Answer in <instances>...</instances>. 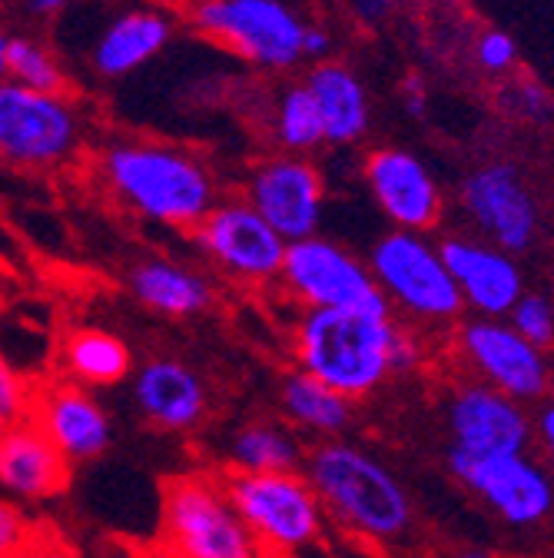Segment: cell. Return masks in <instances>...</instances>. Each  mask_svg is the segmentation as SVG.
Masks as SVG:
<instances>
[{
	"label": "cell",
	"mask_w": 554,
	"mask_h": 558,
	"mask_svg": "<svg viewBox=\"0 0 554 558\" xmlns=\"http://www.w3.org/2000/svg\"><path fill=\"white\" fill-rule=\"evenodd\" d=\"M422 339L389 306L309 310L296 329L299 369L345 399H366L395 373L419 369Z\"/></svg>",
	"instance_id": "6da1fadb"
},
{
	"label": "cell",
	"mask_w": 554,
	"mask_h": 558,
	"mask_svg": "<svg viewBox=\"0 0 554 558\" xmlns=\"http://www.w3.org/2000/svg\"><path fill=\"white\" fill-rule=\"evenodd\" d=\"M303 475L325 512L335 522L369 545H392L411 532L415 509L402 478L372 452L356 442L329 439L306 452Z\"/></svg>",
	"instance_id": "7a4b0ae2"
},
{
	"label": "cell",
	"mask_w": 554,
	"mask_h": 558,
	"mask_svg": "<svg viewBox=\"0 0 554 558\" xmlns=\"http://www.w3.org/2000/svg\"><path fill=\"white\" fill-rule=\"evenodd\" d=\"M110 193L144 220L193 230L217 203V183L193 154L163 144H116L100 157Z\"/></svg>",
	"instance_id": "3957f363"
},
{
	"label": "cell",
	"mask_w": 554,
	"mask_h": 558,
	"mask_svg": "<svg viewBox=\"0 0 554 558\" xmlns=\"http://www.w3.org/2000/svg\"><path fill=\"white\" fill-rule=\"evenodd\" d=\"M223 488L262 558H299L325 535V512L303 472H226Z\"/></svg>",
	"instance_id": "277c9868"
},
{
	"label": "cell",
	"mask_w": 554,
	"mask_h": 558,
	"mask_svg": "<svg viewBox=\"0 0 554 558\" xmlns=\"http://www.w3.org/2000/svg\"><path fill=\"white\" fill-rule=\"evenodd\" d=\"M369 272L389 310L405 313L411 323L452 326L461 316L458 287L439 256V243L426 233H385L369 253Z\"/></svg>",
	"instance_id": "5b68a950"
},
{
	"label": "cell",
	"mask_w": 554,
	"mask_h": 558,
	"mask_svg": "<svg viewBox=\"0 0 554 558\" xmlns=\"http://www.w3.org/2000/svg\"><path fill=\"white\" fill-rule=\"evenodd\" d=\"M163 542L173 558H262L223 478L186 472L163 488Z\"/></svg>",
	"instance_id": "8992f818"
},
{
	"label": "cell",
	"mask_w": 554,
	"mask_h": 558,
	"mask_svg": "<svg viewBox=\"0 0 554 558\" xmlns=\"http://www.w3.org/2000/svg\"><path fill=\"white\" fill-rule=\"evenodd\" d=\"M280 279L286 293L306 306V313L389 306L376 287L366 259H359L356 253L319 233L299 243H286Z\"/></svg>",
	"instance_id": "52a82bcc"
},
{
	"label": "cell",
	"mask_w": 554,
	"mask_h": 558,
	"mask_svg": "<svg viewBox=\"0 0 554 558\" xmlns=\"http://www.w3.org/2000/svg\"><path fill=\"white\" fill-rule=\"evenodd\" d=\"M448 472L512 529H534L554 509V485L528 452L468 456L448 446Z\"/></svg>",
	"instance_id": "ba28073f"
},
{
	"label": "cell",
	"mask_w": 554,
	"mask_h": 558,
	"mask_svg": "<svg viewBox=\"0 0 554 558\" xmlns=\"http://www.w3.org/2000/svg\"><path fill=\"white\" fill-rule=\"evenodd\" d=\"M81 120L60 94L0 84V157L17 167H57L77 150Z\"/></svg>",
	"instance_id": "9c48e42d"
},
{
	"label": "cell",
	"mask_w": 554,
	"mask_h": 558,
	"mask_svg": "<svg viewBox=\"0 0 554 558\" xmlns=\"http://www.w3.org/2000/svg\"><path fill=\"white\" fill-rule=\"evenodd\" d=\"M196 24L239 57L286 70L303 60V21L283 0H199Z\"/></svg>",
	"instance_id": "30bf717a"
},
{
	"label": "cell",
	"mask_w": 554,
	"mask_h": 558,
	"mask_svg": "<svg viewBox=\"0 0 554 558\" xmlns=\"http://www.w3.org/2000/svg\"><path fill=\"white\" fill-rule=\"evenodd\" d=\"M461 209L484 243L512 256L538 243L541 209L515 163H484L471 170L461 183Z\"/></svg>",
	"instance_id": "8fae6325"
},
{
	"label": "cell",
	"mask_w": 554,
	"mask_h": 558,
	"mask_svg": "<svg viewBox=\"0 0 554 558\" xmlns=\"http://www.w3.org/2000/svg\"><path fill=\"white\" fill-rule=\"evenodd\" d=\"M458 349L478 383L498 389L521 405L547 399V353L525 342L505 319H468L458 329Z\"/></svg>",
	"instance_id": "7c38bea8"
},
{
	"label": "cell",
	"mask_w": 554,
	"mask_h": 558,
	"mask_svg": "<svg viewBox=\"0 0 554 558\" xmlns=\"http://www.w3.org/2000/svg\"><path fill=\"white\" fill-rule=\"evenodd\" d=\"M196 246L239 283L280 279L286 243L246 199H217L213 209L193 227Z\"/></svg>",
	"instance_id": "4fadbf2b"
},
{
	"label": "cell",
	"mask_w": 554,
	"mask_h": 558,
	"mask_svg": "<svg viewBox=\"0 0 554 558\" xmlns=\"http://www.w3.org/2000/svg\"><path fill=\"white\" fill-rule=\"evenodd\" d=\"M243 199L283 243H299L319 233L325 183L303 157H269L249 173Z\"/></svg>",
	"instance_id": "5bb4252c"
},
{
	"label": "cell",
	"mask_w": 554,
	"mask_h": 558,
	"mask_svg": "<svg viewBox=\"0 0 554 558\" xmlns=\"http://www.w3.org/2000/svg\"><path fill=\"white\" fill-rule=\"evenodd\" d=\"M445 426L452 436V449L468 456L528 452L534 442L528 405L502 396L498 389L478 379H465L448 392Z\"/></svg>",
	"instance_id": "9a60e30c"
},
{
	"label": "cell",
	"mask_w": 554,
	"mask_h": 558,
	"mask_svg": "<svg viewBox=\"0 0 554 558\" xmlns=\"http://www.w3.org/2000/svg\"><path fill=\"white\" fill-rule=\"evenodd\" d=\"M439 256L458 287L461 306L475 310L478 319H505L528 290L521 263L484 240L452 233L439 243Z\"/></svg>",
	"instance_id": "2e32d148"
},
{
	"label": "cell",
	"mask_w": 554,
	"mask_h": 558,
	"mask_svg": "<svg viewBox=\"0 0 554 558\" xmlns=\"http://www.w3.org/2000/svg\"><path fill=\"white\" fill-rule=\"evenodd\" d=\"M366 183L395 230L429 233L442 220V186L432 170L408 150H372L366 157Z\"/></svg>",
	"instance_id": "e0dca14e"
},
{
	"label": "cell",
	"mask_w": 554,
	"mask_h": 558,
	"mask_svg": "<svg viewBox=\"0 0 554 558\" xmlns=\"http://www.w3.org/2000/svg\"><path fill=\"white\" fill-rule=\"evenodd\" d=\"M34 423L44 429V436L60 449L66 462H90L110 449L113 426L107 409L90 396V389L57 379L47 383L40 392L30 396V412Z\"/></svg>",
	"instance_id": "ac0fdd59"
},
{
	"label": "cell",
	"mask_w": 554,
	"mask_h": 558,
	"mask_svg": "<svg viewBox=\"0 0 554 558\" xmlns=\"http://www.w3.org/2000/svg\"><path fill=\"white\" fill-rule=\"evenodd\" d=\"M133 402L150 426L163 433H193L210 412V389L183 360L153 356L133 373Z\"/></svg>",
	"instance_id": "d6986e66"
},
{
	"label": "cell",
	"mask_w": 554,
	"mask_h": 558,
	"mask_svg": "<svg viewBox=\"0 0 554 558\" xmlns=\"http://www.w3.org/2000/svg\"><path fill=\"white\" fill-rule=\"evenodd\" d=\"M0 485L27 502L53 499L71 485V462L30 415L0 429Z\"/></svg>",
	"instance_id": "ffe728a7"
},
{
	"label": "cell",
	"mask_w": 554,
	"mask_h": 558,
	"mask_svg": "<svg viewBox=\"0 0 554 558\" xmlns=\"http://www.w3.org/2000/svg\"><path fill=\"white\" fill-rule=\"evenodd\" d=\"M126 287L133 300H140L150 313H160L167 319H189L210 310L213 303V283L199 269H189L176 259H140L126 272Z\"/></svg>",
	"instance_id": "44dd1931"
},
{
	"label": "cell",
	"mask_w": 554,
	"mask_h": 558,
	"mask_svg": "<svg viewBox=\"0 0 554 558\" xmlns=\"http://www.w3.org/2000/svg\"><path fill=\"white\" fill-rule=\"evenodd\" d=\"M322 120V144L349 147L369 130V97L362 81L342 63H316L306 81Z\"/></svg>",
	"instance_id": "7402d4cb"
},
{
	"label": "cell",
	"mask_w": 554,
	"mask_h": 558,
	"mask_svg": "<svg viewBox=\"0 0 554 558\" xmlns=\"http://www.w3.org/2000/svg\"><path fill=\"white\" fill-rule=\"evenodd\" d=\"M280 405L290 426L319 436L322 442L338 439L356 418V402L338 396L335 389L322 386L319 379L306 376L303 369H293L280 383Z\"/></svg>",
	"instance_id": "603a6c76"
},
{
	"label": "cell",
	"mask_w": 554,
	"mask_h": 558,
	"mask_svg": "<svg viewBox=\"0 0 554 558\" xmlns=\"http://www.w3.org/2000/svg\"><path fill=\"white\" fill-rule=\"evenodd\" d=\"M170 40V21L150 11H136L107 27L94 50V63L103 77H123L130 70L144 66L157 57Z\"/></svg>",
	"instance_id": "cb8c5ba5"
},
{
	"label": "cell",
	"mask_w": 554,
	"mask_h": 558,
	"mask_svg": "<svg viewBox=\"0 0 554 558\" xmlns=\"http://www.w3.org/2000/svg\"><path fill=\"white\" fill-rule=\"evenodd\" d=\"M63 373L77 386H116L133 373L130 345L107 329H77L63 339Z\"/></svg>",
	"instance_id": "d4e9b609"
},
{
	"label": "cell",
	"mask_w": 554,
	"mask_h": 558,
	"mask_svg": "<svg viewBox=\"0 0 554 558\" xmlns=\"http://www.w3.org/2000/svg\"><path fill=\"white\" fill-rule=\"evenodd\" d=\"M230 472H246V475H262V472H299L306 449L299 446V439L280 426V423H266V418H256V423H246L233 433L230 446Z\"/></svg>",
	"instance_id": "484cf974"
},
{
	"label": "cell",
	"mask_w": 554,
	"mask_h": 558,
	"mask_svg": "<svg viewBox=\"0 0 554 558\" xmlns=\"http://www.w3.org/2000/svg\"><path fill=\"white\" fill-rule=\"evenodd\" d=\"M272 130H275V140H280L290 154H306L322 144V120L306 84H296L280 97Z\"/></svg>",
	"instance_id": "4316f807"
},
{
	"label": "cell",
	"mask_w": 554,
	"mask_h": 558,
	"mask_svg": "<svg viewBox=\"0 0 554 558\" xmlns=\"http://www.w3.org/2000/svg\"><path fill=\"white\" fill-rule=\"evenodd\" d=\"M8 81L37 94H60L63 74L53 57L27 37H8Z\"/></svg>",
	"instance_id": "83f0119b"
},
{
	"label": "cell",
	"mask_w": 554,
	"mask_h": 558,
	"mask_svg": "<svg viewBox=\"0 0 554 558\" xmlns=\"http://www.w3.org/2000/svg\"><path fill=\"white\" fill-rule=\"evenodd\" d=\"M505 323L525 339V342H531V345H538V349H551V342H554V310H551V300L544 296V293H521L518 296V303L508 310V316H505Z\"/></svg>",
	"instance_id": "f1b7e54d"
},
{
	"label": "cell",
	"mask_w": 554,
	"mask_h": 558,
	"mask_svg": "<svg viewBox=\"0 0 554 558\" xmlns=\"http://www.w3.org/2000/svg\"><path fill=\"white\" fill-rule=\"evenodd\" d=\"M30 412V389L21 379V373L8 363V356L0 353V429L21 423Z\"/></svg>",
	"instance_id": "f546056e"
},
{
	"label": "cell",
	"mask_w": 554,
	"mask_h": 558,
	"mask_svg": "<svg viewBox=\"0 0 554 558\" xmlns=\"http://www.w3.org/2000/svg\"><path fill=\"white\" fill-rule=\"evenodd\" d=\"M34 545V529L21 506L0 499V558H27Z\"/></svg>",
	"instance_id": "4dcf8cb0"
},
{
	"label": "cell",
	"mask_w": 554,
	"mask_h": 558,
	"mask_svg": "<svg viewBox=\"0 0 554 558\" xmlns=\"http://www.w3.org/2000/svg\"><path fill=\"white\" fill-rule=\"evenodd\" d=\"M475 57L484 70H492V74H505L508 66H515L518 60V47L508 34L502 31H484L475 44Z\"/></svg>",
	"instance_id": "1f68e13d"
},
{
	"label": "cell",
	"mask_w": 554,
	"mask_h": 558,
	"mask_svg": "<svg viewBox=\"0 0 554 558\" xmlns=\"http://www.w3.org/2000/svg\"><path fill=\"white\" fill-rule=\"evenodd\" d=\"M512 107L515 113H521L525 120L538 123V120H547L551 113V97L541 84H521L515 94H512Z\"/></svg>",
	"instance_id": "d6a6232c"
},
{
	"label": "cell",
	"mask_w": 554,
	"mask_h": 558,
	"mask_svg": "<svg viewBox=\"0 0 554 558\" xmlns=\"http://www.w3.org/2000/svg\"><path fill=\"white\" fill-rule=\"evenodd\" d=\"M531 436L534 439H541V446L544 449H551L554 446V409H551V402L544 399L541 402V409L531 415Z\"/></svg>",
	"instance_id": "836d02e7"
},
{
	"label": "cell",
	"mask_w": 554,
	"mask_h": 558,
	"mask_svg": "<svg viewBox=\"0 0 554 558\" xmlns=\"http://www.w3.org/2000/svg\"><path fill=\"white\" fill-rule=\"evenodd\" d=\"M332 50V37L325 31H316V27H306L303 31V57H312V60H325Z\"/></svg>",
	"instance_id": "e575fe53"
},
{
	"label": "cell",
	"mask_w": 554,
	"mask_h": 558,
	"mask_svg": "<svg viewBox=\"0 0 554 558\" xmlns=\"http://www.w3.org/2000/svg\"><path fill=\"white\" fill-rule=\"evenodd\" d=\"M402 97H405V107H408L411 117H422L426 113V84L415 77V74L402 84Z\"/></svg>",
	"instance_id": "d590c367"
},
{
	"label": "cell",
	"mask_w": 554,
	"mask_h": 558,
	"mask_svg": "<svg viewBox=\"0 0 554 558\" xmlns=\"http://www.w3.org/2000/svg\"><path fill=\"white\" fill-rule=\"evenodd\" d=\"M389 8H392V0H356L359 17H366V21H372V24H379V21L389 14Z\"/></svg>",
	"instance_id": "8d00e7d4"
},
{
	"label": "cell",
	"mask_w": 554,
	"mask_h": 558,
	"mask_svg": "<svg viewBox=\"0 0 554 558\" xmlns=\"http://www.w3.org/2000/svg\"><path fill=\"white\" fill-rule=\"evenodd\" d=\"M27 558H74V555L66 551V548H60V545H40V542L34 538V545H30Z\"/></svg>",
	"instance_id": "74e56055"
},
{
	"label": "cell",
	"mask_w": 554,
	"mask_h": 558,
	"mask_svg": "<svg viewBox=\"0 0 554 558\" xmlns=\"http://www.w3.org/2000/svg\"><path fill=\"white\" fill-rule=\"evenodd\" d=\"M66 8V0H30V11L34 14H44V17H53Z\"/></svg>",
	"instance_id": "f35d334b"
},
{
	"label": "cell",
	"mask_w": 554,
	"mask_h": 558,
	"mask_svg": "<svg viewBox=\"0 0 554 558\" xmlns=\"http://www.w3.org/2000/svg\"><path fill=\"white\" fill-rule=\"evenodd\" d=\"M8 81V34L0 31V84Z\"/></svg>",
	"instance_id": "ab89813d"
},
{
	"label": "cell",
	"mask_w": 554,
	"mask_h": 558,
	"mask_svg": "<svg viewBox=\"0 0 554 558\" xmlns=\"http://www.w3.org/2000/svg\"><path fill=\"white\" fill-rule=\"evenodd\" d=\"M455 558H495V555L489 548H461Z\"/></svg>",
	"instance_id": "60d3db41"
}]
</instances>
